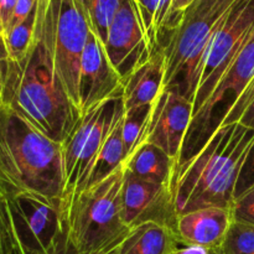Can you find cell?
Wrapping results in <instances>:
<instances>
[{
	"mask_svg": "<svg viewBox=\"0 0 254 254\" xmlns=\"http://www.w3.org/2000/svg\"><path fill=\"white\" fill-rule=\"evenodd\" d=\"M232 218L236 222L254 226V188L233 201L231 206Z\"/></svg>",
	"mask_w": 254,
	"mask_h": 254,
	"instance_id": "obj_28",
	"label": "cell"
},
{
	"mask_svg": "<svg viewBox=\"0 0 254 254\" xmlns=\"http://www.w3.org/2000/svg\"><path fill=\"white\" fill-rule=\"evenodd\" d=\"M171 254H223L221 247L208 248L200 246H184L180 245Z\"/></svg>",
	"mask_w": 254,
	"mask_h": 254,
	"instance_id": "obj_30",
	"label": "cell"
},
{
	"mask_svg": "<svg viewBox=\"0 0 254 254\" xmlns=\"http://www.w3.org/2000/svg\"><path fill=\"white\" fill-rule=\"evenodd\" d=\"M124 169L141 180L169 185L173 189L176 161L154 144H141L124 163Z\"/></svg>",
	"mask_w": 254,
	"mask_h": 254,
	"instance_id": "obj_17",
	"label": "cell"
},
{
	"mask_svg": "<svg viewBox=\"0 0 254 254\" xmlns=\"http://www.w3.org/2000/svg\"><path fill=\"white\" fill-rule=\"evenodd\" d=\"M17 0H0V19L2 25V36H4L5 29L9 25L10 19L12 16Z\"/></svg>",
	"mask_w": 254,
	"mask_h": 254,
	"instance_id": "obj_31",
	"label": "cell"
},
{
	"mask_svg": "<svg viewBox=\"0 0 254 254\" xmlns=\"http://www.w3.org/2000/svg\"><path fill=\"white\" fill-rule=\"evenodd\" d=\"M121 76L112 66L101 40L91 30L84 47L78 77V108L84 112L123 94Z\"/></svg>",
	"mask_w": 254,
	"mask_h": 254,
	"instance_id": "obj_13",
	"label": "cell"
},
{
	"mask_svg": "<svg viewBox=\"0 0 254 254\" xmlns=\"http://www.w3.org/2000/svg\"><path fill=\"white\" fill-rule=\"evenodd\" d=\"M253 81L254 31L202 107L193 113L176 161L175 173L197 155L213 134L222 127L230 112L240 102Z\"/></svg>",
	"mask_w": 254,
	"mask_h": 254,
	"instance_id": "obj_6",
	"label": "cell"
},
{
	"mask_svg": "<svg viewBox=\"0 0 254 254\" xmlns=\"http://www.w3.org/2000/svg\"><path fill=\"white\" fill-rule=\"evenodd\" d=\"M124 166L64 202L68 241L78 254H116L130 228L121 216Z\"/></svg>",
	"mask_w": 254,
	"mask_h": 254,
	"instance_id": "obj_5",
	"label": "cell"
},
{
	"mask_svg": "<svg viewBox=\"0 0 254 254\" xmlns=\"http://www.w3.org/2000/svg\"><path fill=\"white\" fill-rule=\"evenodd\" d=\"M36 4L37 0H17L16 6H15L14 12H12V16L11 19H10L9 25H7V27L5 29L4 35L6 34V32H9L10 30L14 29L15 26H17L20 22L24 21V20L29 16L30 12L34 10Z\"/></svg>",
	"mask_w": 254,
	"mask_h": 254,
	"instance_id": "obj_29",
	"label": "cell"
},
{
	"mask_svg": "<svg viewBox=\"0 0 254 254\" xmlns=\"http://www.w3.org/2000/svg\"><path fill=\"white\" fill-rule=\"evenodd\" d=\"M124 113L123 94H119L84 112L64 139L62 143L66 180L64 201L86 189L102 146Z\"/></svg>",
	"mask_w": 254,
	"mask_h": 254,
	"instance_id": "obj_7",
	"label": "cell"
},
{
	"mask_svg": "<svg viewBox=\"0 0 254 254\" xmlns=\"http://www.w3.org/2000/svg\"><path fill=\"white\" fill-rule=\"evenodd\" d=\"M134 1L138 6L139 14H140L144 31H145L146 39H148L149 42V47L154 52L159 47L158 40H156L155 20L159 5H160V0H134Z\"/></svg>",
	"mask_w": 254,
	"mask_h": 254,
	"instance_id": "obj_25",
	"label": "cell"
},
{
	"mask_svg": "<svg viewBox=\"0 0 254 254\" xmlns=\"http://www.w3.org/2000/svg\"><path fill=\"white\" fill-rule=\"evenodd\" d=\"M55 9L39 0L34 39L21 60L2 62V104L24 117L41 133L64 143L81 112L72 103L55 64Z\"/></svg>",
	"mask_w": 254,
	"mask_h": 254,
	"instance_id": "obj_1",
	"label": "cell"
},
{
	"mask_svg": "<svg viewBox=\"0 0 254 254\" xmlns=\"http://www.w3.org/2000/svg\"><path fill=\"white\" fill-rule=\"evenodd\" d=\"M123 117L118 122V124L114 127V129L109 134L104 145L102 146L101 151H99L98 156H97L96 161H94L91 174H89L86 188H89V186L104 180L111 174H113L114 171L118 170L119 168L124 165L126 150H124L123 129H122Z\"/></svg>",
	"mask_w": 254,
	"mask_h": 254,
	"instance_id": "obj_19",
	"label": "cell"
},
{
	"mask_svg": "<svg viewBox=\"0 0 254 254\" xmlns=\"http://www.w3.org/2000/svg\"><path fill=\"white\" fill-rule=\"evenodd\" d=\"M221 250L223 254H254V226L232 221Z\"/></svg>",
	"mask_w": 254,
	"mask_h": 254,
	"instance_id": "obj_23",
	"label": "cell"
},
{
	"mask_svg": "<svg viewBox=\"0 0 254 254\" xmlns=\"http://www.w3.org/2000/svg\"><path fill=\"white\" fill-rule=\"evenodd\" d=\"M5 197L20 253L61 254L72 247L67 235L64 206L27 195Z\"/></svg>",
	"mask_w": 254,
	"mask_h": 254,
	"instance_id": "obj_8",
	"label": "cell"
},
{
	"mask_svg": "<svg viewBox=\"0 0 254 254\" xmlns=\"http://www.w3.org/2000/svg\"><path fill=\"white\" fill-rule=\"evenodd\" d=\"M231 208L207 207L179 216L176 237L180 245L221 247L232 223Z\"/></svg>",
	"mask_w": 254,
	"mask_h": 254,
	"instance_id": "obj_15",
	"label": "cell"
},
{
	"mask_svg": "<svg viewBox=\"0 0 254 254\" xmlns=\"http://www.w3.org/2000/svg\"><path fill=\"white\" fill-rule=\"evenodd\" d=\"M165 81V59L160 47L151 56L136 67L123 82V101L126 109L144 104H154L161 92Z\"/></svg>",
	"mask_w": 254,
	"mask_h": 254,
	"instance_id": "obj_16",
	"label": "cell"
},
{
	"mask_svg": "<svg viewBox=\"0 0 254 254\" xmlns=\"http://www.w3.org/2000/svg\"><path fill=\"white\" fill-rule=\"evenodd\" d=\"M254 188V140L243 160L233 192V201Z\"/></svg>",
	"mask_w": 254,
	"mask_h": 254,
	"instance_id": "obj_27",
	"label": "cell"
},
{
	"mask_svg": "<svg viewBox=\"0 0 254 254\" xmlns=\"http://www.w3.org/2000/svg\"><path fill=\"white\" fill-rule=\"evenodd\" d=\"M195 1L196 0H173V4H171V9H170V14H169V17H168V20H166V22L170 21L171 19L176 17L178 15H180L183 11H185V10L188 9L191 4H193ZM161 29H163V27H161Z\"/></svg>",
	"mask_w": 254,
	"mask_h": 254,
	"instance_id": "obj_32",
	"label": "cell"
},
{
	"mask_svg": "<svg viewBox=\"0 0 254 254\" xmlns=\"http://www.w3.org/2000/svg\"><path fill=\"white\" fill-rule=\"evenodd\" d=\"M39 2V0H37ZM37 17V4L34 7L29 16L20 22L17 26L10 30L4 35L5 47H6L7 57L11 60H21L29 50L35 34V26H36Z\"/></svg>",
	"mask_w": 254,
	"mask_h": 254,
	"instance_id": "obj_22",
	"label": "cell"
},
{
	"mask_svg": "<svg viewBox=\"0 0 254 254\" xmlns=\"http://www.w3.org/2000/svg\"><path fill=\"white\" fill-rule=\"evenodd\" d=\"M52 2L55 9V64L69 99L78 108L79 68L92 29L81 0H52Z\"/></svg>",
	"mask_w": 254,
	"mask_h": 254,
	"instance_id": "obj_10",
	"label": "cell"
},
{
	"mask_svg": "<svg viewBox=\"0 0 254 254\" xmlns=\"http://www.w3.org/2000/svg\"><path fill=\"white\" fill-rule=\"evenodd\" d=\"M107 56L122 81L140 64L153 51L149 47L138 6L134 0H122L112 21L104 44Z\"/></svg>",
	"mask_w": 254,
	"mask_h": 254,
	"instance_id": "obj_12",
	"label": "cell"
},
{
	"mask_svg": "<svg viewBox=\"0 0 254 254\" xmlns=\"http://www.w3.org/2000/svg\"><path fill=\"white\" fill-rule=\"evenodd\" d=\"M238 1L196 0L164 25L158 34V46L165 59L164 89L176 92L193 104L203 54L222 20Z\"/></svg>",
	"mask_w": 254,
	"mask_h": 254,
	"instance_id": "obj_4",
	"label": "cell"
},
{
	"mask_svg": "<svg viewBox=\"0 0 254 254\" xmlns=\"http://www.w3.org/2000/svg\"><path fill=\"white\" fill-rule=\"evenodd\" d=\"M153 107L154 104H144L135 108L126 109L123 121H122L126 160L141 144L145 143Z\"/></svg>",
	"mask_w": 254,
	"mask_h": 254,
	"instance_id": "obj_20",
	"label": "cell"
},
{
	"mask_svg": "<svg viewBox=\"0 0 254 254\" xmlns=\"http://www.w3.org/2000/svg\"><path fill=\"white\" fill-rule=\"evenodd\" d=\"M235 123H240L254 130V81L235 108L230 112L222 127Z\"/></svg>",
	"mask_w": 254,
	"mask_h": 254,
	"instance_id": "obj_24",
	"label": "cell"
},
{
	"mask_svg": "<svg viewBox=\"0 0 254 254\" xmlns=\"http://www.w3.org/2000/svg\"><path fill=\"white\" fill-rule=\"evenodd\" d=\"M89 25L101 42L106 44L108 29L122 4V0H81Z\"/></svg>",
	"mask_w": 254,
	"mask_h": 254,
	"instance_id": "obj_21",
	"label": "cell"
},
{
	"mask_svg": "<svg viewBox=\"0 0 254 254\" xmlns=\"http://www.w3.org/2000/svg\"><path fill=\"white\" fill-rule=\"evenodd\" d=\"M180 246L175 231L155 222L131 228L116 254H171Z\"/></svg>",
	"mask_w": 254,
	"mask_h": 254,
	"instance_id": "obj_18",
	"label": "cell"
},
{
	"mask_svg": "<svg viewBox=\"0 0 254 254\" xmlns=\"http://www.w3.org/2000/svg\"><path fill=\"white\" fill-rule=\"evenodd\" d=\"M121 216L124 225L130 230L141 223L155 222L175 231L178 213L173 189L169 185L141 180L124 169Z\"/></svg>",
	"mask_w": 254,
	"mask_h": 254,
	"instance_id": "obj_11",
	"label": "cell"
},
{
	"mask_svg": "<svg viewBox=\"0 0 254 254\" xmlns=\"http://www.w3.org/2000/svg\"><path fill=\"white\" fill-rule=\"evenodd\" d=\"M61 254H78V253L73 250V247H71V248H68L67 251H64V252H62Z\"/></svg>",
	"mask_w": 254,
	"mask_h": 254,
	"instance_id": "obj_34",
	"label": "cell"
},
{
	"mask_svg": "<svg viewBox=\"0 0 254 254\" xmlns=\"http://www.w3.org/2000/svg\"><path fill=\"white\" fill-rule=\"evenodd\" d=\"M0 36H2V25H1V19H0ZM4 37V36H2Z\"/></svg>",
	"mask_w": 254,
	"mask_h": 254,
	"instance_id": "obj_35",
	"label": "cell"
},
{
	"mask_svg": "<svg viewBox=\"0 0 254 254\" xmlns=\"http://www.w3.org/2000/svg\"><path fill=\"white\" fill-rule=\"evenodd\" d=\"M7 56L6 47H5L4 37L0 36V107L2 104V73H4V69H2V62L4 59Z\"/></svg>",
	"mask_w": 254,
	"mask_h": 254,
	"instance_id": "obj_33",
	"label": "cell"
},
{
	"mask_svg": "<svg viewBox=\"0 0 254 254\" xmlns=\"http://www.w3.org/2000/svg\"><path fill=\"white\" fill-rule=\"evenodd\" d=\"M64 190L62 143L45 135L9 107H0V192L64 206Z\"/></svg>",
	"mask_w": 254,
	"mask_h": 254,
	"instance_id": "obj_2",
	"label": "cell"
},
{
	"mask_svg": "<svg viewBox=\"0 0 254 254\" xmlns=\"http://www.w3.org/2000/svg\"><path fill=\"white\" fill-rule=\"evenodd\" d=\"M192 114V102L176 92L164 89L154 103L145 141L161 148L178 161Z\"/></svg>",
	"mask_w": 254,
	"mask_h": 254,
	"instance_id": "obj_14",
	"label": "cell"
},
{
	"mask_svg": "<svg viewBox=\"0 0 254 254\" xmlns=\"http://www.w3.org/2000/svg\"><path fill=\"white\" fill-rule=\"evenodd\" d=\"M0 254H21L10 222L6 197L0 192Z\"/></svg>",
	"mask_w": 254,
	"mask_h": 254,
	"instance_id": "obj_26",
	"label": "cell"
},
{
	"mask_svg": "<svg viewBox=\"0 0 254 254\" xmlns=\"http://www.w3.org/2000/svg\"><path fill=\"white\" fill-rule=\"evenodd\" d=\"M254 140L253 129L235 123L221 127L173 179L179 216L207 207L231 208L243 160Z\"/></svg>",
	"mask_w": 254,
	"mask_h": 254,
	"instance_id": "obj_3",
	"label": "cell"
},
{
	"mask_svg": "<svg viewBox=\"0 0 254 254\" xmlns=\"http://www.w3.org/2000/svg\"><path fill=\"white\" fill-rule=\"evenodd\" d=\"M253 31L254 0H240L222 20L203 54L193 97V113L202 107Z\"/></svg>",
	"mask_w": 254,
	"mask_h": 254,
	"instance_id": "obj_9",
	"label": "cell"
}]
</instances>
